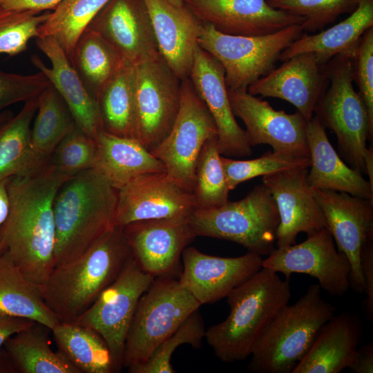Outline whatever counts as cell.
Listing matches in <instances>:
<instances>
[{"label": "cell", "instance_id": "obj_44", "mask_svg": "<svg viewBox=\"0 0 373 373\" xmlns=\"http://www.w3.org/2000/svg\"><path fill=\"white\" fill-rule=\"evenodd\" d=\"M353 81L373 124V27L361 37L353 57Z\"/></svg>", "mask_w": 373, "mask_h": 373}, {"label": "cell", "instance_id": "obj_12", "mask_svg": "<svg viewBox=\"0 0 373 373\" xmlns=\"http://www.w3.org/2000/svg\"><path fill=\"white\" fill-rule=\"evenodd\" d=\"M154 278L132 256L117 278L72 322L93 329L104 338L111 354L115 372L123 367L125 341L137 303Z\"/></svg>", "mask_w": 373, "mask_h": 373}, {"label": "cell", "instance_id": "obj_27", "mask_svg": "<svg viewBox=\"0 0 373 373\" xmlns=\"http://www.w3.org/2000/svg\"><path fill=\"white\" fill-rule=\"evenodd\" d=\"M307 138L311 161L307 178L311 189L344 192L373 201V185L343 162L315 115L307 121Z\"/></svg>", "mask_w": 373, "mask_h": 373}, {"label": "cell", "instance_id": "obj_25", "mask_svg": "<svg viewBox=\"0 0 373 373\" xmlns=\"http://www.w3.org/2000/svg\"><path fill=\"white\" fill-rule=\"evenodd\" d=\"M144 1L159 53L178 78L189 77L202 23L185 6Z\"/></svg>", "mask_w": 373, "mask_h": 373}, {"label": "cell", "instance_id": "obj_39", "mask_svg": "<svg viewBox=\"0 0 373 373\" xmlns=\"http://www.w3.org/2000/svg\"><path fill=\"white\" fill-rule=\"evenodd\" d=\"M202 318L198 309L193 312L169 336L160 343L143 363L128 367L130 373H175L171 363L175 350L183 344L195 349L202 346L205 336Z\"/></svg>", "mask_w": 373, "mask_h": 373}, {"label": "cell", "instance_id": "obj_30", "mask_svg": "<svg viewBox=\"0 0 373 373\" xmlns=\"http://www.w3.org/2000/svg\"><path fill=\"white\" fill-rule=\"evenodd\" d=\"M0 312L50 329L59 322L46 304L39 286L29 280L6 254H0Z\"/></svg>", "mask_w": 373, "mask_h": 373}, {"label": "cell", "instance_id": "obj_47", "mask_svg": "<svg viewBox=\"0 0 373 373\" xmlns=\"http://www.w3.org/2000/svg\"><path fill=\"white\" fill-rule=\"evenodd\" d=\"M64 0H1V7L11 11L41 12L54 10Z\"/></svg>", "mask_w": 373, "mask_h": 373}, {"label": "cell", "instance_id": "obj_34", "mask_svg": "<svg viewBox=\"0 0 373 373\" xmlns=\"http://www.w3.org/2000/svg\"><path fill=\"white\" fill-rule=\"evenodd\" d=\"M30 131V149L38 166L49 162L55 149L75 122L66 103L50 84L39 95Z\"/></svg>", "mask_w": 373, "mask_h": 373}, {"label": "cell", "instance_id": "obj_7", "mask_svg": "<svg viewBox=\"0 0 373 373\" xmlns=\"http://www.w3.org/2000/svg\"><path fill=\"white\" fill-rule=\"evenodd\" d=\"M197 236L229 240L248 251L268 256L275 248L280 219L274 199L256 185L243 199L211 209H195L188 217Z\"/></svg>", "mask_w": 373, "mask_h": 373}, {"label": "cell", "instance_id": "obj_28", "mask_svg": "<svg viewBox=\"0 0 373 373\" xmlns=\"http://www.w3.org/2000/svg\"><path fill=\"white\" fill-rule=\"evenodd\" d=\"M373 27V0H360L351 15L338 23L314 35L302 34L280 54L285 61L302 53L315 55L322 65L335 56L354 50L365 32Z\"/></svg>", "mask_w": 373, "mask_h": 373}, {"label": "cell", "instance_id": "obj_21", "mask_svg": "<svg viewBox=\"0 0 373 373\" xmlns=\"http://www.w3.org/2000/svg\"><path fill=\"white\" fill-rule=\"evenodd\" d=\"M184 6L202 23L232 35H265L304 21L267 0H184Z\"/></svg>", "mask_w": 373, "mask_h": 373}, {"label": "cell", "instance_id": "obj_2", "mask_svg": "<svg viewBox=\"0 0 373 373\" xmlns=\"http://www.w3.org/2000/svg\"><path fill=\"white\" fill-rule=\"evenodd\" d=\"M133 256L122 227L115 226L75 259L55 267L39 288L61 322H74L119 275Z\"/></svg>", "mask_w": 373, "mask_h": 373}, {"label": "cell", "instance_id": "obj_48", "mask_svg": "<svg viewBox=\"0 0 373 373\" xmlns=\"http://www.w3.org/2000/svg\"><path fill=\"white\" fill-rule=\"evenodd\" d=\"M35 323L30 319L10 316L0 312V350L10 336Z\"/></svg>", "mask_w": 373, "mask_h": 373}, {"label": "cell", "instance_id": "obj_22", "mask_svg": "<svg viewBox=\"0 0 373 373\" xmlns=\"http://www.w3.org/2000/svg\"><path fill=\"white\" fill-rule=\"evenodd\" d=\"M86 28L98 33L128 63L136 64L158 52L144 0H110Z\"/></svg>", "mask_w": 373, "mask_h": 373}, {"label": "cell", "instance_id": "obj_29", "mask_svg": "<svg viewBox=\"0 0 373 373\" xmlns=\"http://www.w3.org/2000/svg\"><path fill=\"white\" fill-rule=\"evenodd\" d=\"M96 142L98 156L95 169L117 189L142 175L166 171L164 164L137 139L102 130Z\"/></svg>", "mask_w": 373, "mask_h": 373}, {"label": "cell", "instance_id": "obj_46", "mask_svg": "<svg viewBox=\"0 0 373 373\" xmlns=\"http://www.w3.org/2000/svg\"><path fill=\"white\" fill-rule=\"evenodd\" d=\"M361 270L365 284L366 299L364 302L365 314L373 321V239L366 242L361 252Z\"/></svg>", "mask_w": 373, "mask_h": 373}, {"label": "cell", "instance_id": "obj_18", "mask_svg": "<svg viewBox=\"0 0 373 373\" xmlns=\"http://www.w3.org/2000/svg\"><path fill=\"white\" fill-rule=\"evenodd\" d=\"M309 168H292L262 176L276 202L279 224L276 247L296 244L297 236H307L327 228L321 209L307 182Z\"/></svg>", "mask_w": 373, "mask_h": 373}, {"label": "cell", "instance_id": "obj_36", "mask_svg": "<svg viewBox=\"0 0 373 373\" xmlns=\"http://www.w3.org/2000/svg\"><path fill=\"white\" fill-rule=\"evenodd\" d=\"M123 61L109 43L88 28L78 39L70 59L84 86L96 101L102 88L118 70Z\"/></svg>", "mask_w": 373, "mask_h": 373}, {"label": "cell", "instance_id": "obj_50", "mask_svg": "<svg viewBox=\"0 0 373 373\" xmlns=\"http://www.w3.org/2000/svg\"><path fill=\"white\" fill-rule=\"evenodd\" d=\"M8 179L0 181V227L6 220L9 211V198L7 189Z\"/></svg>", "mask_w": 373, "mask_h": 373}, {"label": "cell", "instance_id": "obj_35", "mask_svg": "<svg viewBox=\"0 0 373 373\" xmlns=\"http://www.w3.org/2000/svg\"><path fill=\"white\" fill-rule=\"evenodd\" d=\"M51 332L59 350L82 373L115 372L108 346L93 329L75 323L59 321Z\"/></svg>", "mask_w": 373, "mask_h": 373}, {"label": "cell", "instance_id": "obj_42", "mask_svg": "<svg viewBox=\"0 0 373 373\" xmlns=\"http://www.w3.org/2000/svg\"><path fill=\"white\" fill-rule=\"evenodd\" d=\"M98 156L96 140L84 133L76 124L57 145L50 163L61 171L73 176L95 169Z\"/></svg>", "mask_w": 373, "mask_h": 373}, {"label": "cell", "instance_id": "obj_8", "mask_svg": "<svg viewBox=\"0 0 373 373\" xmlns=\"http://www.w3.org/2000/svg\"><path fill=\"white\" fill-rule=\"evenodd\" d=\"M200 306L178 278L155 277L137 303L125 341L123 367L144 362Z\"/></svg>", "mask_w": 373, "mask_h": 373}, {"label": "cell", "instance_id": "obj_11", "mask_svg": "<svg viewBox=\"0 0 373 373\" xmlns=\"http://www.w3.org/2000/svg\"><path fill=\"white\" fill-rule=\"evenodd\" d=\"M134 66L136 138L151 151L166 137L175 120L182 80L159 52Z\"/></svg>", "mask_w": 373, "mask_h": 373}, {"label": "cell", "instance_id": "obj_16", "mask_svg": "<svg viewBox=\"0 0 373 373\" xmlns=\"http://www.w3.org/2000/svg\"><path fill=\"white\" fill-rule=\"evenodd\" d=\"M196 209L194 195L166 171L150 173L117 189L114 224L139 220L188 218Z\"/></svg>", "mask_w": 373, "mask_h": 373}, {"label": "cell", "instance_id": "obj_45", "mask_svg": "<svg viewBox=\"0 0 373 373\" xmlns=\"http://www.w3.org/2000/svg\"><path fill=\"white\" fill-rule=\"evenodd\" d=\"M49 13L25 11L6 29L0 41V55L13 57L26 50L30 39L38 37L39 27Z\"/></svg>", "mask_w": 373, "mask_h": 373}, {"label": "cell", "instance_id": "obj_24", "mask_svg": "<svg viewBox=\"0 0 373 373\" xmlns=\"http://www.w3.org/2000/svg\"><path fill=\"white\" fill-rule=\"evenodd\" d=\"M36 44L51 64L47 66L37 55L31 57L32 64L47 77L61 97L75 124L87 135L96 140L99 131L103 130L97 101L54 37H37Z\"/></svg>", "mask_w": 373, "mask_h": 373}, {"label": "cell", "instance_id": "obj_26", "mask_svg": "<svg viewBox=\"0 0 373 373\" xmlns=\"http://www.w3.org/2000/svg\"><path fill=\"white\" fill-rule=\"evenodd\" d=\"M362 334L360 317L350 312L334 315L320 329L292 373H339L354 361Z\"/></svg>", "mask_w": 373, "mask_h": 373}, {"label": "cell", "instance_id": "obj_13", "mask_svg": "<svg viewBox=\"0 0 373 373\" xmlns=\"http://www.w3.org/2000/svg\"><path fill=\"white\" fill-rule=\"evenodd\" d=\"M262 267L283 274L289 280L293 274H305L318 281L329 295L341 296L350 287L351 267L347 258L335 247L327 228L299 243L274 248Z\"/></svg>", "mask_w": 373, "mask_h": 373}, {"label": "cell", "instance_id": "obj_9", "mask_svg": "<svg viewBox=\"0 0 373 373\" xmlns=\"http://www.w3.org/2000/svg\"><path fill=\"white\" fill-rule=\"evenodd\" d=\"M303 32L301 24H296L265 35H232L202 23L198 46L223 67L228 90L247 91L274 68L281 52Z\"/></svg>", "mask_w": 373, "mask_h": 373}, {"label": "cell", "instance_id": "obj_38", "mask_svg": "<svg viewBox=\"0 0 373 373\" xmlns=\"http://www.w3.org/2000/svg\"><path fill=\"white\" fill-rule=\"evenodd\" d=\"M229 192L218 137H214L205 142L196 162L193 191L196 209H211L224 204L228 201Z\"/></svg>", "mask_w": 373, "mask_h": 373}, {"label": "cell", "instance_id": "obj_41", "mask_svg": "<svg viewBox=\"0 0 373 373\" xmlns=\"http://www.w3.org/2000/svg\"><path fill=\"white\" fill-rule=\"evenodd\" d=\"M273 8L303 18L304 31L315 32L333 23L340 15L352 13L360 0H267Z\"/></svg>", "mask_w": 373, "mask_h": 373}, {"label": "cell", "instance_id": "obj_49", "mask_svg": "<svg viewBox=\"0 0 373 373\" xmlns=\"http://www.w3.org/2000/svg\"><path fill=\"white\" fill-rule=\"evenodd\" d=\"M349 368L354 373L373 372L372 342L358 347L354 361Z\"/></svg>", "mask_w": 373, "mask_h": 373}, {"label": "cell", "instance_id": "obj_19", "mask_svg": "<svg viewBox=\"0 0 373 373\" xmlns=\"http://www.w3.org/2000/svg\"><path fill=\"white\" fill-rule=\"evenodd\" d=\"M183 269L178 280L202 305L227 297L237 286L262 268L261 256L248 251L233 258L204 254L193 247L182 254Z\"/></svg>", "mask_w": 373, "mask_h": 373}, {"label": "cell", "instance_id": "obj_17", "mask_svg": "<svg viewBox=\"0 0 373 373\" xmlns=\"http://www.w3.org/2000/svg\"><path fill=\"white\" fill-rule=\"evenodd\" d=\"M122 229L142 270L155 278H179L182 254L196 237L188 218L139 220Z\"/></svg>", "mask_w": 373, "mask_h": 373}, {"label": "cell", "instance_id": "obj_5", "mask_svg": "<svg viewBox=\"0 0 373 373\" xmlns=\"http://www.w3.org/2000/svg\"><path fill=\"white\" fill-rule=\"evenodd\" d=\"M356 48L339 54L325 64L327 86L314 113L336 135L339 151L350 167L366 173L373 184V124L361 97L353 87Z\"/></svg>", "mask_w": 373, "mask_h": 373}, {"label": "cell", "instance_id": "obj_32", "mask_svg": "<svg viewBox=\"0 0 373 373\" xmlns=\"http://www.w3.org/2000/svg\"><path fill=\"white\" fill-rule=\"evenodd\" d=\"M97 102L104 131L137 139L134 64L123 61L99 92Z\"/></svg>", "mask_w": 373, "mask_h": 373}, {"label": "cell", "instance_id": "obj_10", "mask_svg": "<svg viewBox=\"0 0 373 373\" xmlns=\"http://www.w3.org/2000/svg\"><path fill=\"white\" fill-rule=\"evenodd\" d=\"M214 137H218L215 122L187 77L181 81L180 107L173 124L150 152L164 164L169 175L193 193L198 155L205 142Z\"/></svg>", "mask_w": 373, "mask_h": 373}, {"label": "cell", "instance_id": "obj_14", "mask_svg": "<svg viewBox=\"0 0 373 373\" xmlns=\"http://www.w3.org/2000/svg\"><path fill=\"white\" fill-rule=\"evenodd\" d=\"M228 95L234 115L245 125L251 146L268 144L274 152L309 157L307 120L298 111H276L247 90H228Z\"/></svg>", "mask_w": 373, "mask_h": 373}, {"label": "cell", "instance_id": "obj_52", "mask_svg": "<svg viewBox=\"0 0 373 373\" xmlns=\"http://www.w3.org/2000/svg\"><path fill=\"white\" fill-rule=\"evenodd\" d=\"M171 4L178 6L182 7L184 6V0H166Z\"/></svg>", "mask_w": 373, "mask_h": 373}, {"label": "cell", "instance_id": "obj_4", "mask_svg": "<svg viewBox=\"0 0 373 373\" xmlns=\"http://www.w3.org/2000/svg\"><path fill=\"white\" fill-rule=\"evenodd\" d=\"M117 195V189L95 169L62 185L53 204L55 267L75 259L115 227Z\"/></svg>", "mask_w": 373, "mask_h": 373}, {"label": "cell", "instance_id": "obj_54", "mask_svg": "<svg viewBox=\"0 0 373 373\" xmlns=\"http://www.w3.org/2000/svg\"><path fill=\"white\" fill-rule=\"evenodd\" d=\"M1 0H0V8H1Z\"/></svg>", "mask_w": 373, "mask_h": 373}, {"label": "cell", "instance_id": "obj_51", "mask_svg": "<svg viewBox=\"0 0 373 373\" xmlns=\"http://www.w3.org/2000/svg\"><path fill=\"white\" fill-rule=\"evenodd\" d=\"M23 12L11 11L0 8V37L6 28L18 19Z\"/></svg>", "mask_w": 373, "mask_h": 373}, {"label": "cell", "instance_id": "obj_1", "mask_svg": "<svg viewBox=\"0 0 373 373\" xmlns=\"http://www.w3.org/2000/svg\"><path fill=\"white\" fill-rule=\"evenodd\" d=\"M72 177L49 162L8 181L9 211L0 227V254L39 287L55 267L54 200Z\"/></svg>", "mask_w": 373, "mask_h": 373}, {"label": "cell", "instance_id": "obj_6", "mask_svg": "<svg viewBox=\"0 0 373 373\" xmlns=\"http://www.w3.org/2000/svg\"><path fill=\"white\" fill-rule=\"evenodd\" d=\"M336 307L310 285L293 305H286L255 343L248 369L257 373H292Z\"/></svg>", "mask_w": 373, "mask_h": 373}, {"label": "cell", "instance_id": "obj_40", "mask_svg": "<svg viewBox=\"0 0 373 373\" xmlns=\"http://www.w3.org/2000/svg\"><path fill=\"white\" fill-rule=\"evenodd\" d=\"M226 182L229 191L242 182L258 176L292 168H309V157H301L267 151L260 157L238 160L221 156Z\"/></svg>", "mask_w": 373, "mask_h": 373}, {"label": "cell", "instance_id": "obj_20", "mask_svg": "<svg viewBox=\"0 0 373 373\" xmlns=\"http://www.w3.org/2000/svg\"><path fill=\"white\" fill-rule=\"evenodd\" d=\"M189 78L215 122L221 155L237 157L250 155L251 146L233 113L222 65L198 46Z\"/></svg>", "mask_w": 373, "mask_h": 373}, {"label": "cell", "instance_id": "obj_37", "mask_svg": "<svg viewBox=\"0 0 373 373\" xmlns=\"http://www.w3.org/2000/svg\"><path fill=\"white\" fill-rule=\"evenodd\" d=\"M109 1L64 0L39 27L37 37H54L70 60L80 35Z\"/></svg>", "mask_w": 373, "mask_h": 373}, {"label": "cell", "instance_id": "obj_23", "mask_svg": "<svg viewBox=\"0 0 373 373\" xmlns=\"http://www.w3.org/2000/svg\"><path fill=\"white\" fill-rule=\"evenodd\" d=\"M251 84L247 92L254 96L274 97L294 105L307 121L327 84L325 65L314 54L294 56Z\"/></svg>", "mask_w": 373, "mask_h": 373}, {"label": "cell", "instance_id": "obj_33", "mask_svg": "<svg viewBox=\"0 0 373 373\" xmlns=\"http://www.w3.org/2000/svg\"><path fill=\"white\" fill-rule=\"evenodd\" d=\"M39 95L26 101L16 115L0 120V181L41 167L35 163L30 149L31 124Z\"/></svg>", "mask_w": 373, "mask_h": 373}, {"label": "cell", "instance_id": "obj_43", "mask_svg": "<svg viewBox=\"0 0 373 373\" xmlns=\"http://www.w3.org/2000/svg\"><path fill=\"white\" fill-rule=\"evenodd\" d=\"M50 84L40 71L32 75H20L0 70V111L39 95Z\"/></svg>", "mask_w": 373, "mask_h": 373}, {"label": "cell", "instance_id": "obj_53", "mask_svg": "<svg viewBox=\"0 0 373 373\" xmlns=\"http://www.w3.org/2000/svg\"><path fill=\"white\" fill-rule=\"evenodd\" d=\"M12 113L9 111H3L1 113H0V120L6 118V117L9 116L10 115H11Z\"/></svg>", "mask_w": 373, "mask_h": 373}, {"label": "cell", "instance_id": "obj_3", "mask_svg": "<svg viewBox=\"0 0 373 373\" xmlns=\"http://www.w3.org/2000/svg\"><path fill=\"white\" fill-rule=\"evenodd\" d=\"M230 312L205 331L206 341L224 363L244 361L263 332L291 298L289 280L262 267L227 296Z\"/></svg>", "mask_w": 373, "mask_h": 373}, {"label": "cell", "instance_id": "obj_31", "mask_svg": "<svg viewBox=\"0 0 373 373\" xmlns=\"http://www.w3.org/2000/svg\"><path fill=\"white\" fill-rule=\"evenodd\" d=\"M50 329L39 323L10 336L4 343L18 372L82 373L60 350L53 351L48 336Z\"/></svg>", "mask_w": 373, "mask_h": 373}, {"label": "cell", "instance_id": "obj_15", "mask_svg": "<svg viewBox=\"0 0 373 373\" xmlns=\"http://www.w3.org/2000/svg\"><path fill=\"white\" fill-rule=\"evenodd\" d=\"M312 193L338 250L350 262V287L364 293L361 252L364 244L373 239V201L332 190L312 189Z\"/></svg>", "mask_w": 373, "mask_h": 373}]
</instances>
